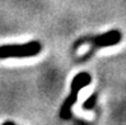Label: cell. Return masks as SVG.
Instances as JSON below:
<instances>
[{
  "label": "cell",
  "mask_w": 126,
  "mask_h": 125,
  "mask_svg": "<svg viewBox=\"0 0 126 125\" xmlns=\"http://www.w3.org/2000/svg\"><path fill=\"white\" fill-rule=\"evenodd\" d=\"M94 100H95V94H93L91 98H88V100H87L84 107H85V108H92V107H93V102H94Z\"/></svg>",
  "instance_id": "cell-3"
},
{
  "label": "cell",
  "mask_w": 126,
  "mask_h": 125,
  "mask_svg": "<svg viewBox=\"0 0 126 125\" xmlns=\"http://www.w3.org/2000/svg\"><path fill=\"white\" fill-rule=\"evenodd\" d=\"M41 50L38 42H29L26 45H9L0 47V57H24L36 55Z\"/></svg>",
  "instance_id": "cell-1"
},
{
  "label": "cell",
  "mask_w": 126,
  "mask_h": 125,
  "mask_svg": "<svg viewBox=\"0 0 126 125\" xmlns=\"http://www.w3.org/2000/svg\"><path fill=\"white\" fill-rule=\"evenodd\" d=\"M89 82H91V77L88 75L87 73H80V74H78L75 78H74L73 83H71V96L65 101V104L61 108V112H60V116L63 117V119H68V117L70 116V114H69L70 107L73 106L74 102H75L78 92L80 91V88L85 87Z\"/></svg>",
  "instance_id": "cell-2"
}]
</instances>
